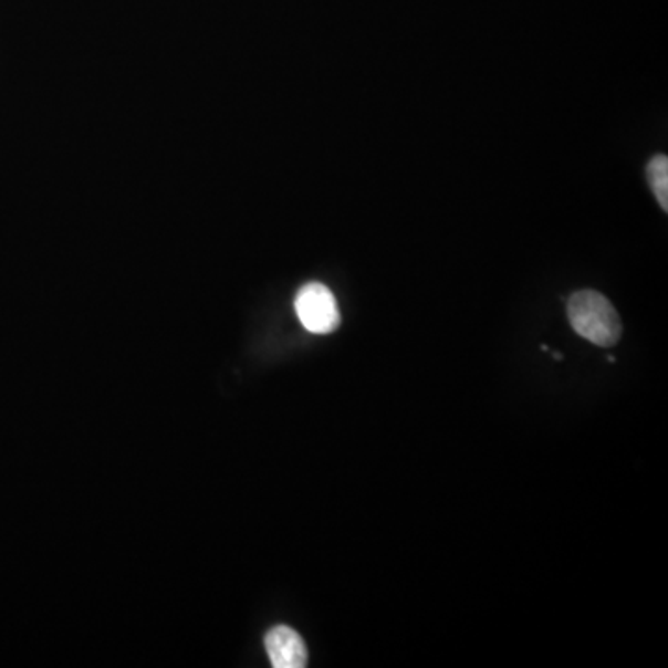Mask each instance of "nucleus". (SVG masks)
Segmentation results:
<instances>
[{
	"mask_svg": "<svg viewBox=\"0 0 668 668\" xmlns=\"http://www.w3.org/2000/svg\"><path fill=\"white\" fill-rule=\"evenodd\" d=\"M568 322L580 336L593 342L594 346H615L623 334V323L615 306L594 290H582L572 295Z\"/></svg>",
	"mask_w": 668,
	"mask_h": 668,
	"instance_id": "1",
	"label": "nucleus"
},
{
	"mask_svg": "<svg viewBox=\"0 0 668 668\" xmlns=\"http://www.w3.org/2000/svg\"><path fill=\"white\" fill-rule=\"evenodd\" d=\"M295 312L301 325L312 334L333 333L341 325V311L325 284H305L295 298Z\"/></svg>",
	"mask_w": 668,
	"mask_h": 668,
	"instance_id": "2",
	"label": "nucleus"
},
{
	"mask_svg": "<svg viewBox=\"0 0 668 668\" xmlns=\"http://www.w3.org/2000/svg\"><path fill=\"white\" fill-rule=\"evenodd\" d=\"M265 651L271 667L303 668L309 662V651L301 635L286 626H276L265 635Z\"/></svg>",
	"mask_w": 668,
	"mask_h": 668,
	"instance_id": "3",
	"label": "nucleus"
},
{
	"mask_svg": "<svg viewBox=\"0 0 668 668\" xmlns=\"http://www.w3.org/2000/svg\"><path fill=\"white\" fill-rule=\"evenodd\" d=\"M648 182L651 191L656 196L659 207L667 212L668 210V158L665 155H657L651 158L646 167Z\"/></svg>",
	"mask_w": 668,
	"mask_h": 668,
	"instance_id": "4",
	"label": "nucleus"
}]
</instances>
